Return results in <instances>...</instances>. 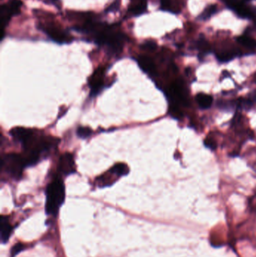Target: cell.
Masks as SVG:
<instances>
[{
	"label": "cell",
	"instance_id": "16",
	"mask_svg": "<svg viewBox=\"0 0 256 257\" xmlns=\"http://www.w3.org/2000/svg\"><path fill=\"white\" fill-rule=\"evenodd\" d=\"M217 11V6L216 5H211L209 6L206 7L205 11L201 14V18L203 20H206L211 17L212 15L215 14Z\"/></svg>",
	"mask_w": 256,
	"mask_h": 257
},
{
	"label": "cell",
	"instance_id": "19",
	"mask_svg": "<svg viewBox=\"0 0 256 257\" xmlns=\"http://www.w3.org/2000/svg\"><path fill=\"white\" fill-rule=\"evenodd\" d=\"M92 133H93V131H92L90 128L83 127V126L78 128V131H77L78 136L83 139H87V138L90 137Z\"/></svg>",
	"mask_w": 256,
	"mask_h": 257
},
{
	"label": "cell",
	"instance_id": "9",
	"mask_svg": "<svg viewBox=\"0 0 256 257\" xmlns=\"http://www.w3.org/2000/svg\"><path fill=\"white\" fill-rule=\"evenodd\" d=\"M13 226L6 216L0 217V240L2 244H6L12 233Z\"/></svg>",
	"mask_w": 256,
	"mask_h": 257
},
{
	"label": "cell",
	"instance_id": "7",
	"mask_svg": "<svg viewBox=\"0 0 256 257\" xmlns=\"http://www.w3.org/2000/svg\"><path fill=\"white\" fill-rule=\"evenodd\" d=\"M58 171L63 175H69L76 171L73 155L66 153L59 158Z\"/></svg>",
	"mask_w": 256,
	"mask_h": 257
},
{
	"label": "cell",
	"instance_id": "12",
	"mask_svg": "<svg viewBox=\"0 0 256 257\" xmlns=\"http://www.w3.org/2000/svg\"><path fill=\"white\" fill-rule=\"evenodd\" d=\"M227 5L235 11L239 17L243 18H250L253 16V11L248 8L244 2H233Z\"/></svg>",
	"mask_w": 256,
	"mask_h": 257
},
{
	"label": "cell",
	"instance_id": "22",
	"mask_svg": "<svg viewBox=\"0 0 256 257\" xmlns=\"http://www.w3.org/2000/svg\"><path fill=\"white\" fill-rule=\"evenodd\" d=\"M197 47L202 53H206L209 49V45H208L207 42H206V41H205V39H201V40L199 41Z\"/></svg>",
	"mask_w": 256,
	"mask_h": 257
},
{
	"label": "cell",
	"instance_id": "4",
	"mask_svg": "<svg viewBox=\"0 0 256 257\" xmlns=\"http://www.w3.org/2000/svg\"><path fill=\"white\" fill-rule=\"evenodd\" d=\"M20 0H10L8 3L4 4L0 8V24H1V36L3 39L5 28L13 16L19 14L22 7Z\"/></svg>",
	"mask_w": 256,
	"mask_h": 257
},
{
	"label": "cell",
	"instance_id": "6",
	"mask_svg": "<svg viewBox=\"0 0 256 257\" xmlns=\"http://www.w3.org/2000/svg\"><path fill=\"white\" fill-rule=\"evenodd\" d=\"M104 75H105V69L104 68L100 67L97 69L90 77L89 84L90 88V95L92 97H97L104 89Z\"/></svg>",
	"mask_w": 256,
	"mask_h": 257
},
{
	"label": "cell",
	"instance_id": "24",
	"mask_svg": "<svg viewBox=\"0 0 256 257\" xmlns=\"http://www.w3.org/2000/svg\"><path fill=\"white\" fill-rule=\"evenodd\" d=\"M156 48V44L154 42H147L143 45V49L148 50H154Z\"/></svg>",
	"mask_w": 256,
	"mask_h": 257
},
{
	"label": "cell",
	"instance_id": "17",
	"mask_svg": "<svg viewBox=\"0 0 256 257\" xmlns=\"http://www.w3.org/2000/svg\"><path fill=\"white\" fill-rule=\"evenodd\" d=\"M236 56V53L233 51H226L223 53H219L217 55V59L220 62H225L231 60L233 58Z\"/></svg>",
	"mask_w": 256,
	"mask_h": 257
},
{
	"label": "cell",
	"instance_id": "15",
	"mask_svg": "<svg viewBox=\"0 0 256 257\" xmlns=\"http://www.w3.org/2000/svg\"><path fill=\"white\" fill-rule=\"evenodd\" d=\"M237 41H238V43L245 46V47L250 48V49L256 47V41L255 39H252L251 37H249V36H239L237 39Z\"/></svg>",
	"mask_w": 256,
	"mask_h": 257
},
{
	"label": "cell",
	"instance_id": "2",
	"mask_svg": "<svg viewBox=\"0 0 256 257\" xmlns=\"http://www.w3.org/2000/svg\"><path fill=\"white\" fill-rule=\"evenodd\" d=\"M65 200V185L62 180L55 179L46 189L45 212L48 215L56 216Z\"/></svg>",
	"mask_w": 256,
	"mask_h": 257
},
{
	"label": "cell",
	"instance_id": "5",
	"mask_svg": "<svg viewBox=\"0 0 256 257\" xmlns=\"http://www.w3.org/2000/svg\"><path fill=\"white\" fill-rule=\"evenodd\" d=\"M40 29L52 40L59 44L68 43L72 41V39L70 35L57 24L51 22L41 24Z\"/></svg>",
	"mask_w": 256,
	"mask_h": 257
},
{
	"label": "cell",
	"instance_id": "13",
	"mask_svg": "<svg viewBox=\"0 0 256 257\" xmlns=\"http://www.w3.org/2000/svg\"><path fill=\"white\" fill-rule=\"evenodd\" d=\"M131 2L132 4L129 6V11L132 15H140L146 11L147 0H131Z\"/></svg>",
	"mask_w": 256,
	"mask_h": 257
},
{
	"label": "cell",
	"instance_id": "14",
	"mask_svg": "<svg viewBox=\"0 0 256 257\" xmlns=\"http://www.w3.org/2000/svg\"><path fill=\"white\" fill-rule=\"evenodd\" d=\"M196 100L199 107L202 109H207L213 104V97L204 93H199L196 95Z\"/></svg>",
	"mask_w": 256,
	"mask_h": 257
},
{
	"label": "cell",
	"instance_id": "11",
	"mask_svg": "<svg viewBox=\"0 0 256 257\" xmlns=\"http://www.w3.org/2000/svg\"><path fill=\"white\" fill-rule=\"evenodd\" d=\"M119 178H120V177L111 168L107 172L99 177L96 180V183H97L98 187H101V188L102 187L103 188V187H109V186L112 185Z\"/></svg>",
	"mask_w": 256,
	"mask_h": 257
},
{
	"label": "cell",
	"instance_id": "21",
	"mask_svg": "<svg viewBox=\"0 0 256 257\" xmlns=\"http://www.w3.org/2000/svg\"><path fill=\"white\" fill-rule=\"evenodd\" d=\"M160 6L163 11H173L172 0H160Z\"/></svg>",
	"mask_w": 256,
	"mask_h": 257
},
{
	"label": "cell",
	"instance_id": "20",
	"mask_svg": "<svg viewBox=\"0 0 256 257\" xmlns=\"http://www.w3.org/2000/svg\"><path fill=\"white\" fill-rule=\"evenodd\" d=\"M27 246L23 243H17L11 248V257H15L17 254H20L22 251L25 250Z\"/></svg>",
	"mask_w": 256,
	"mask_h": 257
},
{
	"label": "cell",
	"instance_id": "10",
	"mask_svg": "<svg viewBox=\"0 0 256 257\" xmlns=\"http://www.w3.org/2000/svg\"><path fill=\"white\" fill-rule=\"evenodd\" d=\"M137 62L142 70L149 75L150 76H154L156 73V67H155V63L149 56L141 55L137 59Z\"/></svg>",
	"mask_w": 256,
	"mask_h": 257
},
{
	"label": "cell",
	"instance_id": "8",
	"mask_svg": "<svg viewBox=\"0 0 256 257\" xmlns=\"http://www.w3.org/2000/svg\"><path fill=\"white\" fill-rule=\"evenodd\" d=\"M169 97L173 101L177 103H182L186 105L188 103V100L186 98V94L184 91L183 84L179 82H175L171 86L169 90Z\"/></svg>",
	"mask_w": 256,
	"mask_h": 257
},
{
	"label": "cell",
	"instance_id": "3",
	"mask_svg": "<svg viewBox=\"0 0 256 257\" xmlns=\"http://www.w3.org/2000/svg\"><path fill=\"white\" fill-rule=\"evenodd\" d=\"M27 166L23 156L15 154L5 155L2 159V168L11 178L19 179L22 176L23 168Z\"/></svg>",
	"mask_w": 256,
	"mask_h": 257
},
{
	"label": "cell",
	"instance_id": "18",
	"mask_svg": "<svg viewBox=\"0 0 256 257\" xmlns=\"http://www.w3.org/2000/svg\"><path fill=\"white\" fill-rule=\"evenodd\" d=\"M168 111H169L170 115L174 117V118L180 119L182 117V115H183L177 104H170L169 110H168Z\"/></svg>",
	"mask_w": 256,
	"mask_h": 257
},
{
	"label": "cell",
	"instance_id": "1",
	"mask_svg": "<svg viewBox=\"0 0 256 257\" xmlns=\"http://www.w3.org/2000/svg\"><path fill=\"white\" fill-rule=\"evenodd\" d=\"M77 30L90 35L97 44L104 46L113 53H120L123 50L126 40V35L116 30L113 26H109L94 20H86Z\"/></svg>",
	"mask_w": 256,
	"mask_h": 257
},
{
	"label": "cell",
	"instance_id": "23",
	"mask_svg": "<svg viewBox=\"0 0 256 257\" xmlns=\"http://www.w3.org/2000/svg\"><path fill=\"white\" fill-rule=\"evenodd\" d=\"M204 143H205V146L209 149L215 150L216 148V143H215L214 141L211 140V139H205Z\"/></svg>",
	"mask_w": 256,
	"mask_h": 257
}]
</instances>
